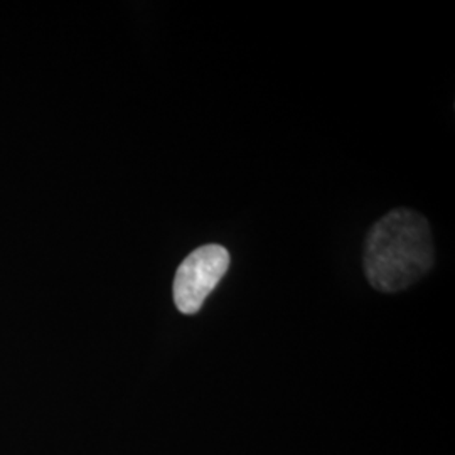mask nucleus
<instances>
[{
    "label": "nucleus",
    "mask_w": 455,
    "mask_h": 455,
    "mask_svg": "<svg viewBox=\"0 0 455 455\" xmlns=\"http://www.w3.org/2000/svg\"><path fill=\"white\" fill-rule=\"evenodd\" d=\"M435 261L432 229L413 210H393L368 233L364 272L376 291L400 292L420 280Z\"/></svg>",
    "instance_id": "f257e3e1"
},
{
    "label": "nucleus",
    "mask_w": 455,
    "mask_h": 455,
    "mask_svg": "<svg viewBox=\"0 0 455 455\" xmlns=\"http://www.w3.org/2000/svg\"><path fill=\"white\" fill-rule=\"evenodd\" d=\"M229 253L220 244H204L182 261L174 276V304L182 314H196L229 268Z\"/></svg>",
    "instance_id": "f03ea898"
}]
</instances>
